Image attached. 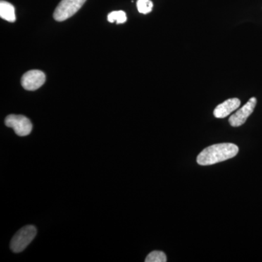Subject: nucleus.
I'll use <instances>...</instances> for the list:
<instances>
[{
    "mask_svg": "<svg viewBox=\"0 0 262 262\" xmlns=\"http://www.w3.org/2000/svg\"><path fill=\"white\" fill-rule=\"evenodd\" d=\"M108 21L110 23L116 22L117 24L125 23L127 21V15L122 10L113 11L108 15Z\"/></svg>",
    "mask_w": 262,
    "mask_h": 262,
    "instance_id": "1a4fd4ad",
    "label": "nucleus"
},
{
    "mask_svg": "<svg viewBox=\"0 0 262 262\" xmlns=\"http://www.w3.org/2000/svg\"><path fill=\"white\" fill-rule=\"evenodd\" d=\"M239 106H241V101L238 98H229L215 107L213 111V115L216 118H225L237 110Z\"/></svg>",
    "mask_w": 262,
    "mask_h": 262,
    "instance_id": "0eeeda50",
    "label": "nucleus"
},
{
    "mask_svg": "<svg viewBox=\"0 0 262 262\" xmlns=\"http://www.w3.org/2000/svg\"><path fill=\"white\" fill-rule=\"evenodd\" d=\"M256 103H257V100L256 98H250L242 108H239L234 115L229 117V124L232 127H239L244 125L248 117L253 113V110L256 107Z\"/></svg>",
    "mask_w": 262,
    "mask_h": 262,
    "instance_id": "39448f33",
    "label": "nucleus"
},
{
    "mask_svg": "<svg viewBox=\"0 0 262 262\" xmlns=\"http://www.w3.org/2000/svg\"><path fill=\"white\" fill-rule=\"evenodd\" d=\"M46 80V75L42 71L30 70L22 77L21 84L27 91H36L42 87Z\"/></svg>",
    "mask_w": 262,
    "mask_h": 262,
    "instance_id": "423d86ee",
    "label": "nucleus"
},
{
    "mask_svg": "<svg viewBox=\"0 0 262 262\" xmlns=\"http://www.w3.org/2000/svg\"><path fill=\"white\" fill-rule=\"evenodd\" d=\"M137 9L142 14H147L152 10L153 3L151 0H138Z\"/></svg>",
    "mask_w": 262,
    "mask_h": 262,
    "instance_id": "9d476101",
    "label": "nucleus"
},
{
    "mask_svg": "<svg viewBox=\"0 0 262 262\" xmlns=\"http://www.w3.org/2000/svg\"><path fill=\"white\" fill-rule=\"evenodd\" d=\"M5 123L7 127H12L19 136H28L32 130V122L24 115H8L5 118Z\"/></svg>",
    "mask_w": 262,
    "mask_h": 262,
    "instance_id": "20e7f679",
    "label": "nucleus"
},
{
    "mask_svg": "<svg viewBox=\"0 0 262 262\" xmlns=\"http://www.w3.org/2000/svg\"><path fill=\"white\" fill-rule=\"evenodd\" d=\"M146 262H166L167 257L165 253L162 251H152L146 256Z\"/></svg>",
    "mask_w": 262,
    "mask_h": 262,
    "instance_id": "9b49d317",
    "label": "nucleus"
},
{
    "mask_svg": "<svg viewBox=\"0 0 262 262\" xmlns=\"http://www.w3.org/2000/svg\"><path fill=\"white\" fill-rule=\"evenodd\" d=\"M37 234V229L32 225L26 226L18 231L10 243V248L14 253L22 252L32 242Z\"/></svg>",
    "mask_w": 262,
    "mask_h": 262,
    "instance_id": "f03ea898",
    "label": "nucleus"
},
{
    "mask_svg": "<svg viewBox=\"0 0 262 262\" xmlns=\"http://www.w3.org/2000/svg\"><path fill=\"white\" fill-rule=\"evenodd\" d=\"M0 16L10 23L15 22L16 17H15L14 6L6 1L0 2Z\"/></svg>",
    "mask_w": 262,
    "mask_h": 262,
    "instance_id": "6e6552de",
    "label": "nucleus"
},
{
    "mask_svg": "<svg viewBox=\"0 0 262 262\" xmlns=\"http://www.w3.org/2000/svg\"><path fill=\"white\" fill-rule=\"evenodd\" d=\"M86 0H61L55 10V20L63 21L73 16L82 8Z\"/></svg>",
    "mask_w": 262,
    "mask_h": 262,
    "instance_id": "7ed1b4c3",
    "label": "nucleus"
},
{
    "mask_svg": "<svg viewBox=\"0 0 262 262\" xmlns=\"http://www.w3.org/2000/svg\"><path fill=\"white\" fill-rule=\"evenodd\" d=\"M238 151V146L232 143L214 144L200 153L196 162L201 165H213L234 158Z\"/></svg>",
    "mask_w": 262,
    "mask_h": 262,
    "instance_id": "f257e3e1",
    "label": "nucleus"
}]
</instances>
